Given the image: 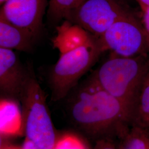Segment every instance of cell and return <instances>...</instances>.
Returning <instances> with one entry per match:
<instances>
[{
  "label": "cell",
  "instance_id": "6da1fadb",
  "mask_svg": "<svg viewBox=\"0 0 149 149\" xmlns=\"http://www.w3.org/2000/svg\"><path fill=\"white\" fill-rule=\"evenodd\" d=\"M56 33L53 44L59 59L49 76L54 101L66 98L103 53L98 38L71 22L65 20Z\"/></svg>",
  "mask_w": 149,
  "mask_h": 149
},
{
  "label": "cell",
  "instance_id": "7a4b0ae2",
  "mask_svg": "<svg viewBox=\"0 0 149 149\" xmlns=\"http://www.w3.org/2000/svg\"><path fill=\"white\" fill-rule=\"evenodd\" d=\"M71 117L86 133L101 136L113 133L125 134L130 123L128 107L100 85L93 74L70 92Z\"/></svg>",
  "mask_w": 149,
  "mask_h": 149
},
{
  "label": "cell",
  "instance_id": "3957f363",
  "mask_svg": "<svg viewBox=\"0 0 149 149\" xmlns=\"http://www.w3.org/2000/svg\"><path fill=\"white\" fill-rule=\"evenodd\" d=\"M149 56L123 57L114 55L93 74L105 90L128 107L130 115L140 86L149 71Z\"/></svg>",
  "mask_w": 149,
  "mask_h": 149
},
{
  "label": "cell",
  "instance_id": "277c9868",
  "mask_svg": "<svg viewBox=\"0 0 149 149\" xmlns=\"http://www.w3.org/2000/svg\"><path fill=\"white\" fill-rule=\"evenodd\" d=\"M23 133L40 149H53L57 138L46 102V97L31 74L22 94Z\"/></svg>",
  "mask_w": 149,
  "mask_h": 149
},
{
  "label": "cell",
  "instance_id": "5b68a950",
  "mask_svg": "<svg viewBox=\"0 0 149 149\" xmlns=\"http://www.w3.org/2000/svg\"><path fill=\"white\" fill-rule=\"evenodd\" d=\"M98 39L103 52L123 57L149 55L143 25L133 13L115 22Z\"/></svg>",
  "mask_w": 149,
  "mask_h": 149
},
{
  "label": "cell",
  "instance_id": "8992f818",
  "mask_svg": "<svg viewBox=\"0 0 149 149\" xmlns=\"http://www.w3.org/2000/svg\"><path fill=\"white\" fill-rule=\"evenodd\" d=\"M132 13L123 0H85L65 20L99 38L115 22Z\"/></svg>",
  "mask_w": 149,
  "mask_h": 149
},
{
  "label": "cell",
  "instance_id": "52a82bcc",
  "mask_svg": "<svg viewBox=\"0 0 149 149\" xmlns=\"http://www.w3.org/2000/svg\"><path fill=\"white\" fill-rule=\"evenodd\" d=\"M47 6V0H6L1 8L0 15L37 39L42 32Z\"/></svg>",
  "mask_w": 149,
  "mask_h": 149
},
{
  "label": "cell",
  "instance_id": "ba28073f",
  "mask_svg": "<svg viewBox=\"0 0 149 149\" xmlns=\"http://www.w3.org/2000/svg\"><path fill=\"white\" fill-rule=\"evenodd\" d=\"M31 75L12 50L0 48V91L2 98L20 100Z\"/></svg>",
  "mask_w": 149,
  "mask_h": 149
},
{
  "label": "cell",
  "instance_id": "9c48e42d",
  "mask_svg": "<svg viewBox=\"0 0 149 149\" xmlns=\"http://www.w3.org/2000/svg\"><path fill=\"white\" fill-rule=\"evenodd\" d=\"M36 39L31 33L0 15V48L30 52Z\"/></svg>",
  "mask_w": 149,
  "mask_h": 149
},
{
  "label": "cell",
  "instance_id": "30bf717a",
  "mask_svg": "<svg viewBox=\"0 0 149 149\" xmlns=\"http://www.w3.org/2000/svg\"><path fill=\"white\" fill-rule=\"evenodd\" d=\"M0 135L1 138L24 135L22 112L16 100L1 99Z\"/></svg>",
  "mask_w": 149,
  "mask_h": 149
},
{
  "label": "cell",
  "instance_id": "8fae6325",
  "mask_svg": "<svg viewBox=\"0 0 149 149\" xmlns=\"http://www.w3.org/2000/svg\"><path fill=\"white\" fill-rule=\"evenodd\" d=\"M134 127L149 133V70L139 91L130 115Z\"/></svg>",
  "mask_w": 149,
  "mask_h": 149
},
{
  "label": "cell",
  "instance_id": "7c38bea8",
  "mask_svg": "<svg viewBox=\"0 0 149 149\" xmlns=\"http://www.w3.org/2000/svg\"><path fill=\"white\" fill-rule=\"evenodd\" d=\"M85 0H49L48 15L50 20L58 23L65 19L71 12L74 10Z\"/></svg>",
  "mask_w": 149,
  "mask_h": 149
},
{
  "label": "cell",
  "instance_id": "4fadbf2b",
  "mask_svg": "<svg viewBox=\"0 0 149 149\" xmlns=\"http://www.w3.org/2000/svg\"><path fill=\"white\" fill-rule=\"evenodd\" d=\"M119 149H149V133L134 127L125 135Z\"/></svg>",
  "mask_w": 149,
  "mask_h": 149
},
{
  "label": "cell",
  "instance_id": "5bb4252c",
  "mask_svg": "<svg viewBox=\"0 0 149 149\" xmlns=\"http://www.w3.org/2000/svg\"><path fill=\"white\" fill-rule=\"evenodd\" d=\"M53 149H89L84 141L72 134H65L57 138Z\"/></svg>",
  "mask_w": 149,
  "mask_h": 149
},
{
  "label": "cell",
  "instance_id": "9a60e30c",
  "mask_svg": "<svg viewBox=\"0 0 149 149\" xmlns=\"http://www.w3.org/2000/svg\"><path fill=\"white\" fill-rule=\"evenodd\" d=\"M141 10V22L145 31L149 52V7H140Z\"/></svg>",
  "mask_w": 149,
  "mask_h": 149
},
{
  "label": "cell",
  "instance_id": "2e32d148",
  "mask_svg": "<svg viewBox=\"0 0 149 149\" xmlns=\"http://www.w3.org/2000/svg\"><path fill=\"white\" fill-rule=\"evenodd\" d=\"M93 149H117L114 145L107 138H102L99 140Z\"/></svg>",
  "mask_w": 149,
  "mask_h": 149
},
{
  "label": "cell",
  "instance_id": "e0dca14e",
  "mask_svg": "<svg viewBox=\"0 0 149 149\" xmlns=\"http://www.w3.org/2000/svg\"><path fill=\"white\" fill-rule=\"evenodd\" d=\"M21 147L22 149H40L32 141L26 138Z\"/></svg>",
  "mask_w": 149,
  "mask_h": 149
},
{
  "label": "cell",
  "instance_id": "ac0fdd59",
  "mask_svg": "<svg viewBox=\"0 0 149 149\" xmlns=\"http://www.w3.org/2000/svg\"><path fill=\"white\" fill-rule=\"evenodd\" d=\"M0 149H22V147H18L11 144H1Z\"/></svg>",
  "mask_w": 149,
  "mask_h": 149
},
{
  "label": "cell",
  "instance_id": "d6986e66",
  "mask_svg": "<svg viewBox=\"0 0 149 149\" xmlns=\"http://www.w3.org/2000/svg\"><path fill=\"white\" fill-rule=\"evenodd\" d=\"M140 7H149V0H136Z\"/></svg>",
  "mask_w": 149,
  "mask_h": 149
},
{
  "label": "cell",
  "instance_id": "ffe728a7",
  "mask_svg": "<svg viewBox=\"0 0 149 149\" xmlns=\"http://www.w3.org/2000/svg\"><path fill=\"white\" fill-rule=\"evenodd\" d=\"M6 0H0V4L1 5H2L5 2Z\"/></svg>",
  "mask_w": 149,
  "mask_h": 149
},
{
  "label": "cell",
  "instance_id": "44dd1931",
  "mask_svg": "<svg viewBox=\"0 0 149 149\" xmlns=\"http://www.w3.org/2000/svg\"><path fill=\"white\" fill-rule=\"evenodd\" d=\"M123 1H124V0H123Z\"/></svg>",
  "mask_w": 149,
  "mask_h": 149
}]
</instances>
